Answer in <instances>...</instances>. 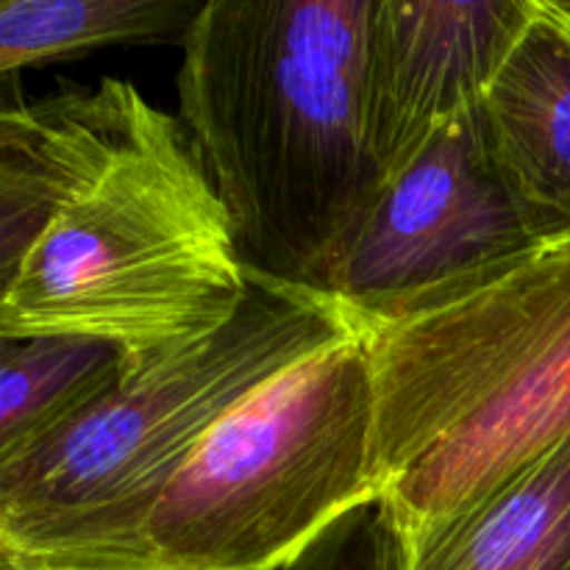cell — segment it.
Returning a JSON list of instances; mask_svg holds the SVG:
<instances>
[{
    "instance_id": "obj_1",
    "label": "cell",
    "mask_w": 570,
    "mask_h": 570,
    "mask_svg": "<svg viewBox=\"0 0 570 570\" xmlns=\"http://www.w3.org/2000/svg\"><path fill=\"white\" fill-rule=\"evenodd\" d=\"M351 309L376 395L382 499L406 538L570 440V237Z\"/></svg>"
},
{
    "instance_id": "obj_2",
    "label": "cell",
    "mask_w": 570,
    "mask_h": 570,
    "mask_svg": "<svg viewBox=\"0 0 570 570\" xmlns=\"http://www.w3.org/2000/svg\"><path fill=\"white\" fill-rule=\"evenodd\" d=\"M376 0H206L181 42L178 115L254 271L326 293L382 189L367 148Z\"/></svg>"
},
{
    "instance_id": "obj_3",
    "label": "cell",
    "mask_w": 570,
    "mask_h": 570,
    "mask_svg": "<svg viewBox=\"0 0 570 570\" xmlns=\"http://www.w3.org/2000/svg\"><path fill=\"white\" fill-rule=\"evenodd\" d=\"M360 337L337 295L250 267V295L215 337L126 379L0 465V566L126 570L139 529L217 421L289 367Z\"/></svg>"
},
{
    "instance_id": "obj_4",
    "label": "cell",
    "mask_w": 570,
    "mask_h": 570,
    "mask_svg": "<svg viewBox=\"0 0 570 570\" xmlns=\"http://www.w3.org/2000/svg\"><path fill=\"white\" fill-rule=\"evenodd\" d=\"M248 295L250 267L193 137L148 100L0 276V340H98L137 379L223 332Z\"/></svg>"
},
{
    "instance_id": "obj_5",
    "label": "cell",
    "mask_w": 570,
    "mask_h": 570,
    "mask_svg": "<svg viewBox=\"0 0 570 570\" xmlns=\"http://www.w3.org/2000/svg\"><path fill=\"white\" fill-rule=\"evenodd\" d=\"M376 499V395L354 337L209 429L139 529L126 570H282Z\"/></svg>"
},
{
    "instance_id": "obj_6",
    "label": "cell",
    "mask_w": 570,
    "mask_h": 570,
    "mask_svg": "<svg viewBox=\"0 0 570 570\" xmlns=\"http://www.w3.org/2000/svg\"><path fill=\"white\" fill-rule=\"evenodd\" d=\"M534 245L490 156L482 109L440 131L382 184L332 267L348 306L406 298Z\"/></svg>"
},
{
    "instance_id": "obj_7",
    "label": "cell",
    "mask_w": 570,
    "mask_h": 570,
    "mask_svg": "<svg viewBox=\"0 0 570 570\" xmlns=\"http://www.w3.org/2000/svg\"><path fill=\"white\" fill-rule=\"evenodd\" d=\"M534 14V0H376L365 126L382 184L440 131L482 109Z\"/></svg>"
},
{
    "instance_id": "obj_8",
    "label": "cell",
    "mask_w": 570,
    "mask_h": 570,
    "mask_svg": "<svg viewBox=\"0 0 570 570\" xmlns=\"http://www.w3.org/2000/svg\"><path fill=\"white\" fill-rule=\"evenodd\" d=\"M148 98L122 78L0 109V276L26 256L56 206L111 159Z\"/></svg>"
},
{
    "instance_id": "obj_9",
    "label": "cell",
    "mask_w": 570,
    "mask_h": 570,
    "mask_svg": "<svg viewBox=\"0 0 570 570\" xmlns=\"http://www.w3.org/2000/svg\"><path fill=\"white\" fill-rule=\"evenodd\" d=\"M482 104L501 181L534 243L570 237V26L546 0Z\"/></svg>"
},
{
    "instance_id": "obj_10",
    "label": "cell",
    "mask_w": 570,
    "mask_h": 570,
    "mask_svg": "<svg viewBox=\"0 0 570 570\" xmlns=\"http://www.w3.org/2000/svg\"><path fill=\"white\" fill-rule=\"evenodd\" d=\"M404 543L406 570H570V440L471 512Z\"/></svg>"
},
{
    "instance_id": "obj_11",
    "label": "cell",
    "mask_w": 570,
    "mask_h": 570,
    "mask_svg": "<svg viewBox=\"0 0 570 570\" xmlns=\"http://www.w3.org/2000/svg\"><path fill=\"white\" fill-rule=\"evenodd\" d=\"M126 382L109 343L81 337L3 340L0 360V465L48 440Z\"/></svg>"
},
{
    "instance_id": "obj_12",
    "label": "cell",
    "mask_w": 570,
    "mask_h": 570,
    "mask_svg": "<svg viewBox=\"0 0 570 570\" xmlns=\"http://www.w3.org/2000/svg\"><path fill=\"white\" fill-rule=\"evenodd\" d=\"M204 6L206 0H3L0 72L117 45H181Z\"/></svg>"
},
{
    "instance_id": "obj_13",
    "label": "cell",
    "mask_w": 570,
    "mask_h": 570,
    "mask_svg": "<svg viewBox=\"0 0 570 570\" xmlns=\"http://www.w3.org/2000/svg\"><path fill=\"white\" fill-rule=\"evenodd\" d=\"M282 570H406V543L384 499L356 507Z\"/></svg>"
},
{
    "instance_id": "obj_14",
    "label": "cell",
    "mask_w": 570,
    "mask_h": 570,
    "mask_svg": "<svg viewBox=\"0 0 570 570\" xmlns=\"http://www.w3.org/2000/svg\"><path fill=\"white\" fill-rule=\"evenodd\" d=\"M546 3H549V9L554 11L562 22H568L570 26V0H546Z\"/></svg>"
},
{
    "instance_id": "obj_15",
    "label": "cell",
    "mask_w": 570,
    "mask_h": 570,
    "mask_svg": "<svg viewBox=\"0 0 570 570\" xmlns=\"http://www.w3.org/2000/svg\"><path fill=\"white\" fill-rule=\"evenodd\" d=\"M0 570H17V568H3V566H0Z\"/></svg>"
}]
</instances>
